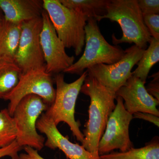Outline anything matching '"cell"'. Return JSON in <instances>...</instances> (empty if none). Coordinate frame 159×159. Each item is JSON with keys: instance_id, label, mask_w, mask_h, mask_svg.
Here are the masks:
<instances>
[{"instance_id": "obj_27", "label": "cell", "mask_w": 159, "mask_h": 159, "mask_svg": "<svg viewBox=\"0 0 159 159\" xmlns=\"http://www.w3.org/2000/svg\"><path fill=\"white\" fill-rule=\"evenodd\" d=\"M3 20H4V18H2L1 17V15H0V28H1Z\"/></svg>"}, {"instance_id": "obj_11", "label": "cell", "mask_w": 159, "mask_h": 159, "mask_svg": "<svg viewBox=\"0 0 159 159\" xmlns=\"http://www.w3.org/2000/svg\"><path fill=\"white\" fill-rule=\"evenodd\" d=\"M43 26L40 43L46 71L49 74H60L74 63L75 57L66 53V48L57 36L48 13L43 10L42 13Z\"/></svg>"}, {"instance_id": "obj_15", "label": "cell", "mask_w": 159, "mask_h": 159, "mask_svg": "<svg viewBox=\"0 0 159 159\" xmlns=\"http://www.w3.org/2000/svg\"><path fill=\"white\" fill-rule=\"evenodd\" d=\"M21 25L3 20L0 28V59L15 61L21 32Z\"/></svg>"}, {"instance_id": "obj_4", "label": "cell", "mask_w": 159, "mask_h": 159, "mask_svg": "<svg viewBox=\"0 0 159 159\" xmlns=\"http://www.w3.org/2000/svg\"><path fill=\"white\" fill-rule=\"evenodd\" d=\"M87 76V71L86 70L75 81L68 83L65 81L63 74H55L54 78L56 86L55 99L45 112L57 126L61 122L66 123L74 136L81 144L84 140V136L80 129V122L75 119V106L77 97Z\"/></svg>"}, {"instance_id": "obj_13", "label": "cell", "mask_w": 159, "mask_h": 159, "mask_svg": "<svg viewBox=\"0 0 159 159\" xmlns=\"http://www.w3.org/2000/svg\"><path fill=\"white\" fill-rule=\"evenodd\" d=\"M36 128L47 137L44 146L52 149L58 148L69 159H99L94 157L82 145L74 143L64 136L51 119L43 113L36 123Z\"/></svg>"}, {"instance_id": "obj_12", "label": "cell", "mask_w": 159, "mask_h": 159, "mask_svg": "<svg viewBox=\"0 0 159 159\" xmlns=\"http://www.w3.org/2000/svg\"><path fill=\"white\" fill-rule=\"evenodd\" d=\"M145 84L141 80L132 75L116 93V97L122 98L125 110L131 115L144 112L159 117L157 107L159 101L148 93Z\"/></svg>"}, {"instance_id": "obj_16", "label": "cell", "mask_w": 159, "mask_h": 159, "mask_svg": "<svg viewBox=\"0 0 159 159\" xmlns=\"http://www.w3.org/2000/svg\"><path fill=\"white\" fill-rule=\"evenodd\" d=\"M99 159H159V137H154L141 148L133 147L124 152H112L99 156Z\"/></svg>"}, {"instance_id": "obj_26", "label": "cell", "mask_w": 159, "mask_h": 159, "mask_svg": "<svg viewBox=\"0 0 159 159\" xmlns=\"http://www.w3.org/2000/svg\"><path fill=\"white\" fill-rule=\"evenodd\" d=\"M133 119H143L145 121L151 122L158 127L159 126V118L158 116L152 114L144 112H137L134 114Z\"/></svg>"}, {"instance_id": "obj_6", "label": "cell", "mask_w": 159, "mask_h": 159, "mask_svg": "<svg viewBox=\"0 0 159 159\" xmlns=\"http://www.w3.org/2000/svg\"><path fill=\"white\" fill-rule=\"evenodd\" d=\"M49 107L41 97L35 95H28L19 102L12 116L17 129L16 141L20 147L29 146L38 151L43 148L45 138L38 133L36 123Z\"/></svg>"}, {"instance_id": "obj_24", "label": "cell", "mask_w": 159, "mask_h": 159, "mask_svg": "<svg viewBox=\"0 0 159 159\" xmlns=\"http://www.w3.org/2000/svg\"><path fill=\"white\" fill-rule=\"evenodd\" d=\"M151 77L153 79L146 87V90L148 93L159 101V72L153 74Z\"/></svg>"}, {"instance_id": "obj_21", "label": "cell", "mask_w": 159, "mask_h": 159, "mask_svg": "<svg viewBox=\"0 0 159 159\" xmlns=\"http://www.w3.org/2000/svg\"><path fill=\"white\" fill-rule=\"evenodd\" d=\"M143 17L151 37L159 40V15H146Z\"/></svg>"}, {"instance_id": "obj_9", "label": "cell", "mask_w": 159, "mask_h": 159, "mask_svg": "<svg viewBox=\"0 0 159 159\" xmlns=\"http://www.w3.org/2000/svg\"><path fill=\"white\" fill-rule=\"evenodd\" d=\"M145 50L134 45L125 50L123 57L111 65L99 64L87 70L88 76L93 77L99 84L116 93L132 75V69L137 64Z\"/></svg>"}, {"instance_id": "obj_8", "label": "cell", "mask_w": 159, "mask_h": 159, "mask_svg": "<svg viewBox=\"0 0 159 159\" xmlns=\"http://www.w3.org/2000/svg\"><path fill=\"white\" fill-rule=\"evenodd\" d=\"M116 99V107L109 118L98 145L99 156L110 153L116 149L124 152L134 147L129 134L133 116L125 110L121 97L117 96Z\"/></svg>"}, {"instance_id": "obj_25", "label": "cell", "mask_w": 159, "mask_h": 159, "mask_svg": "<svg viewBox=\"0 0 159 159\" xmlns=\"http://www.w3.org/2000/svg\"><path fill=\"white\" fill-rule=\"evenodd\" d=\"M23 148L25 152L19 155L20 159H46L39 153L38 151L34 148L29 146H25Z\"/></svg>"}, {"instance_id": "obj_3", "label": "cell", "mask_w": 159, "mask_h": 159, "mask_svg": "<svg viewBox=\"0 0 159 159\" xmlns=\"http://www.w3.org/2000/svg\"><path fill=\"white\" fill-rule=\"evenodd\" d=\"M43 2L44 10L59 39L66 48L74 49L76 56H79L85 44L84 28L88 18L79 11L67 8L59 0Z\"/></svg>"}, {"instance_id": "obj_19", "label": "cell", "mask_w": 159, "mask_h": 159, "mask_svg": "<svg viewBox=\"0 0 159 159\" xmlns=\"http://www.w3.org/2000/svg\"><path fill=\"white\" fill-rule=\"evenodd\" d=\"M159 61V40L152 38L148 48L145 50L138 63V67L132 72V76L146 83L152 67Z\"/></svg>"}, {"instance_id": "obj_22", "label": "cell", "mask_w": 159, "mask_h": 159, "mask_svg": "<svg viewBox=\"0 0 159 159\" xmlns=\"http://www.w3.org/2000/svg\"><path fill=\"white\" fill-rule=\"evenodd\" d=\"M142 15L159 14V0H137Z\"/></svg>"}, {"instance_id": "obj_1", "label": "cell", "mask_w": 159, "mask_h": 159, "mask_svg": "<svg viewBox=\"0 0 159 159\" xmlns=\"http://www.w3.org/2000/svg\"><path fill=\"white\" fill-rule=\"evenodd\" d=\"M80 92L90 99L89 119L83 133L84 140L82 145L94 157L99 159L98 145L109 118L116 107V95L93 77L88 76L84 80Z\"/></svg>"}, {"instance_id": "obj_17", "label": "cell", "mask_w": 159, "mask_h": 159, "mask_svg": "<svg viewBox=\"0 0 159 159\" xmlns=\"http://www.w3.org/2000/svg\"><path fill=\"white\" fill-rule=\"evenodd\" d=\"M69 9L81 12L89 19H97L105 15L110 0H59Z\"/></svg>"}, {"instance_id": "obj_2", "label": "cell", "mask_w": 159, "mask_h": 159, "mask_svg": "<svg viewBox=\"0 0 159 159\" xmlns=\"http://www.w3.org/2000/svg\"><path fill=\"white\" fill-rule=\"evenodd\" d=\"M105 18L116 22L122 29L123 34L121 39H117L115 34L112 35L115 45L134 43L139 48L147 49L152 37L145 26L137 0H110L106 14L98 18L97 21Z\"/></svg>"}, {"instance_id": "obj_18", "label": "cell", "mask_w": 159, "mask_h": 159, "mask_svg": "<svg viewBox=\"0 0 159 159\" xmlns=\"http://www.w3.org/2000/svg\"><path fill=\"white\" fill-rule=\"evenodd\" d=\"M22 74L15 61L0 59V99L16 87Z\"/></svg>"}, {"instance_id": "obj_20", "label": "cell", "mask_w": 159, "mask_h": 159, "mask_svg": "<svg viewBox=\"0 0 159 159\" xmlns=\"http://www.w3.org/2000/svg\"><path fill=\"white\" fill-rule=\"evenodd\" d=\"M18 130L13 117L7 108L0 111V148L10 145L16 140Z\"/></svg>"}, {"instance_id": "obj_10", "label": "cell", "mask_w": 159, "mask_h": 159, "mask_svg": "<svg viewBox=\"0 0 159 159\" xmlns=\"http://www.w3.org/2000/svg\"><path fill=\"white\" fill-rule=\"evenodd\" d=\"M42 26V16L22 23L15 61L23 74L31 70L45 67L40 38Z\"/></svg>"}, {"instance_id": "obj_23", "label": "cell", "mask_w": 159, "mask_h": 159, "mask_svg": "<svg viewBox=\"0 0 159 159\" xmlns=\"http://www.w3.org/2000/svg\"><path fill=\"white\" fill-rule=\"evenodd\" d=\"M22 148L16 140L10 145L0 148V159L3 157L9 156L11 158V159H20L18 152Z\"/></svg>"}, {"instance_id": "obj_7", "label": "cell", "mask_w": 159, "mask_h": 159, "mask_svg": "<svg viewBox=\"0 0 159 159\" xmlns=\"http://www.w3.org/2000/svg\"><path fill=\"white\" fill-rule=\"evenodd\" d=\"M52 75L46 68L31 70L22 74L15 88L3 99L9 101L7 108L12 116L16 107L24 97L29 95L39 96L50 107L55 99L56 89Z\"/></svg>"}, {"instance_id": "obj_5", "label": "cell", "mask_w": 159, "mask_h": 159, "mask_svg": "<svg viewBox=\"0 0 159 159\" xmlns=\"http://www.w3.org/2000/svg\"><path fill=\"white\" fill-rule=\"evenodd\" d=\"M84 30L85 47L83 54L64 73L80 76L85 69L99 64H113L125 54V51L121 47L111 45L107 41L95 19H89Z\"/></svg>"}, {"instance_id": "obj_14", "label": "cell", "mask_w": 159, "mask_h": 159, "mask_svg": "<svg viewBox=\"0 0 159 159\" xmlns=\"http://www.w3.org/2000/svg\"><path fill=\"white\" fill-rule=\"evenodd\" d=\"M0 9L5 20L18 24L41 17L44 10L39 0H0Z\"/></svg>"}]
</instances>
